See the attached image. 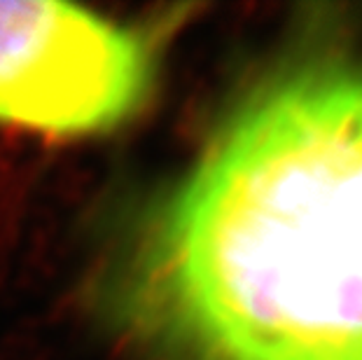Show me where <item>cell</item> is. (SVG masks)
<instances>
[{"mask_svg":"<svg viewBox=\"0 0 362 360\" xmlns=\"http://www.w3.org/2000/svg\"><path fill=\"white\" fill-rule=\"evenodd\" d=\"M178 14L141 24L57 0H0V127L71 141L124 127L155 94Z\"/></svg>","mask_w":362,"mask_h":360,"instance_id":"cell-2","label":"cell"},{"mask_svg":"<svg viewBox=\"0 0 362 360\" xmlns=\"http://www.w3.org/2000/svg\"><path fill=\"white\" fill-rule=\"evenodd\" d=\"M103 302L155 360H362V68L255 84L131 216Z\"/></svg>","mask_w":362,"mask_h":360,"instance_id":"cell-1","label":"cell"}]
</instances>
